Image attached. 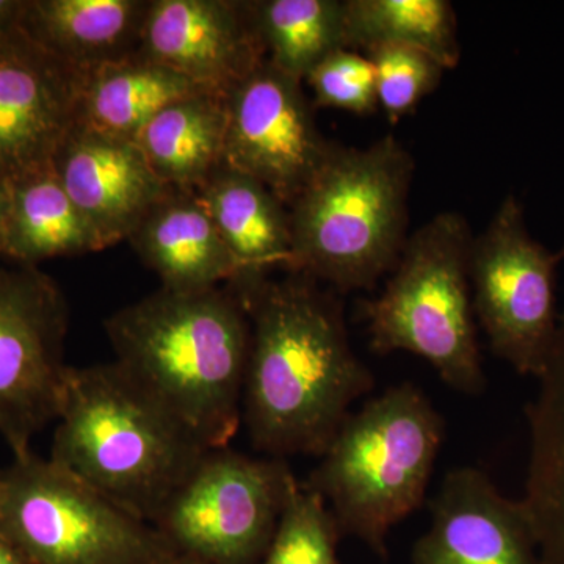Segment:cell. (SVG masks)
<instances>
[{"label": "cell", "mask_w": 564, "mask_h": 564, "mask_svg": "<svg viewBox=\"0 0 564 564\" xmlns=\"http://www.w3.org/2000/svg\"><path fill=\"white\" fill-rule=\"evenodd\" d=\"M237 295L251 323L242 410L251 443L273 458L322 456L375 386L352 351L343 303L302 273Z\"/></svg>", "instance_id": "6da1fadb"}, {"label": "cell", "mask_w": 564, "mask_h": 564, "mask_svg": "<svg viewBox=\"0 0 564 564\" xmlns=\"http://www.w3.org/2000/svg\"><path fill=\"white\" fill-rule=\"evenodd\" d=\"M118 367L207 451L243 422L251 323L231 289H159L107 318Z\"/></svg>", "instance_id": "7a4b0ae2"}, {"label": "cell", "mask_w": 564, "mask_h": 564, "mask_svg": "<svg viewBox=\"0 0 564 564\" xmlns=\"http://www.w3.org/2000/svg\"><path fill=\"white\" fill-rule=\"evenodd\" d=\"M57 422L52 462L150 524L209 452L115 362L69 366Z\"/></svg>", "instance_id": "3957f363"}, {"label": "cell", "mask_w": 564, "mask_h": 564, "mask_svg": "<svg viewBox=\"0 0 564 564\" xmlns=\"http://www.w3.org/2000/svg\"><path fill=\"white\" fill-rule=\"evenodd\" d=\"M411 152L393 135L370 147L334 143L321 172L289 207L292 262L333 292L370 291L406 247Z\"/></svg>", "instance_id": "277c9868"}, {"label": "cell", "mask_w": 564, "mask_h": 564, "mask_svg": "<svg viewBox=\"0 0 564 564\" xmlns=\"http://www.w3.org/2000/svg\"><path fill=\"white\" fill-rule=\"evenodd\" d=\"M444 434L417 386H392L348 414L304 485L321 494L340 533L386 558L389 533L425 499Z\"/></svg>", "instance_id": "5b68a950"}, {"label": "cell", "mask_w": 564, "mask_h": 564, "mask_svg": "<svg viewBox=\"0 0 564 564\" xmlns=\"http://www.w3.org/2000/svg\"><path fill=\"white\" fill-rule=\"evenodd\" d=\"M473 242L462 214L441 212L410 236L384 291L361 311L372 351L411 352L448 388L480 395L486 378L470 292Z\"/></svg>", "instance_id": "8992f818"}, {"label": "cell", "mask_w": 564, "mask_h": 564, "mask_svg": "<svg viewBox=\"0 0 564 564\" xmlns=\"http://www.w3.org/2000/svg\"><path fill=\"white\" fill-rule=\"evenodd\" d=\"M0 534L25 564H162L176 554L150 522L32 452L0 469Z\"/></svg>", "instance_id": "52a82bcc"}, {"label": "cell", "mask_w": 564, "mask_h": 564, "mask_svg": "<svg viewBox=\"0 0 564 564\" xmlns=\"http://www.w3.org/2000/svg\"><path fill=\"white\" fill-rule=\"evenodd\" d=\"M295 481L282 458L209 451L152 525L174 551L204 563L259 564Z\"/></svg>", "instance_id": "ba28073f"}, {"label": "cell", "mask_w": 564, "mask_h": 564, "mask_svg": "<svg viewBox=\"0 0 564 564\" xmlns=\"http://www.w3.org/2000/svg\"><path fill=\"white\" fill-rule=\"evenodd\" d=\"M564 247L552 252L527 229L524 207L508 195L488 228L474 237L469 258L474 314L497 358L519 375L540 377L552 345L556 314V267Z\"/></svg>", "instance_id": "9c48e42d"}, {"label": "cell", "mask_w": 564, "mask_h": 564, "mask_svg": "<svg viewBox=\"0 0 564 564\" xmlns=\"http://www.w3.org/2000/svg\"><path fill=\"white\" fill-rule=\"evenodd\" d=\"M68 304L36 267H0V434L14 456L61 414Z\"/></svg>", "instance_id": "30bf717a"}, {"label": "cell", "mask_w": 564, "mask_h": 564, "mask_svg": "<svg viewBox=\"0 0 564 564\" xmlns=\"http://www.w3.org/2000/svg\"><path fill=\"white\" fill-rule=\"evenodd\" d=\"M225 165L262 182L285 206L333 150L315 122L303 82L263 61L225 95Z\"/></svg>", "instance_id": "8fae6325"}, {"label": "cell", "mask_w": 564, "mask_h": 564, "mask_svg": "<svg viewBox=\"0 0 564 564\" xmlns=\"http://www.w3.org/2000/svg\"><path fill=\"white\" fill-rule=\"evenodd\" d=\"M82 82L20 25L0 35V180L51 165L79 122Z\"/></svg>", "instance_id": "7c38bea8"}, {"label": "cell", "mask_w": 564, "mask_h": 564, "mask_svg": "<svg viewBox=\"0 0 564 564\" xmlns=\"http://www.w3.org/2000/svg\"><path fill=\"white\" fill-rule=\"evenodd\" d=\"M139 52L218 95L265 61L247 0H150Z\"/></svg>", "instance_id": "4fadbf2b"}, {"label": "cell", "mask_w": 564, "mask_h": 564, "mask_svg": "<svg viewBox=\"0 0 564 564\" xmlns=\"http://www.w3.org/2000/svg\"><path fill=\"white\" fill-rule=\"evenodd\" d=\"M430 510L413 564H544L521 500L500 492L485 470H451Z\"/></svg>", "instance_id": "5bb4252c"}, {"label": "cell", "mask_w": 564, "mask_h": 564, "mask_svg": "<svg viewBox=\"0 0 564 564\" xmlns=\"http://www.w3.org/2000/svg\"><path fill=\"white\" fill-rule=\"evenodd\" d=\"M52 169L102 250L128 240L170 188L152 172L135 141L80 122L55 152Z\"/></svg>", "instance_id": "9a60e30c"}, {"label": "cell", "mask_w": 564, "mask_h": 564, "mask_svg": "<svg viewBox=\"0 0 564 564\" xmlns=\"http://www.w3.org/2000/svg\"><path fill=\"white\" fill-rule=\"evenodd\" d=\"M128 240L166 291H210L239 280V265L196 191L169 188Z\"/></svg>", "instance_id": "2e32d148"}, {"label": "cell", "mask_w": 564, "mask_h": 564, "mask_svg": "<svg viewBox=\"0 0 564 564\" xmlns=\"http://www.w3.org/2000/svg\"><path fill=\"white\" fill-rule=\"evenodd\" d=\"M239 265L236 293L250 291L292 262L291 210L262 182L223 165L196 191Z\"/></svg>", "instance_id": "e0dca14e"}, {"label": "cell", "mask_w": 564, "mask_h": 564, "mask_svg": "<svg viewBox=\"0 0 564 564\" xmlns=\"http://www.w3.org/2000/svg\"><path fill=\"white\" fill-rule=\"evenodd\" d=\"M527 406L530 452L521 505L544 564H564V313Z\"/></svg>", "instance_id": "ac0fdd59"}, {"label": "cell", "mask_w": 564, "mask_h": 564, "mask_svg": "<svg viewBox=\"0 0 564 564\" xmlns=\"http://www.w3.org/2000/svg\"><path fill=\"white\" fill-rule=\"evenodd\" d=\"M150 0H25L20 28L79 73L139 54Z\"/></svg>", "instance_id": "d6986e66"}, {"label": "cell", "mask_w": 564, "mask_h": 564, "mask_svg": "<svg viewBox=\"0 0 564 564\" xmlns=\"http://www.w3.org/2000/svg\"><path fill=\"white\" fill-rule=\"evenodd\" d=\"M204 93L214 91L139 52L84 73L79 122L107 135L135 140L165 107Z\"/></svg>", "instance_id": "ffe728a7"}, {"label": "cell", "mask_w": 564, "mask_h": 564, "mask_svg": "<svg viewBox=\"0 0 564 564\" xmlns=\"http://www.w3.org/2000/svg\"><path fill=\"white\" fill-rule=\"evenodd\" d=\"M225 95L204 93L165 107L133 141L166 187L198 191L225 163Z\"/></svg>", "instance_id": "44dd1931"}, {"label": "cell", "mask_w": 564, "mask_h": 564, "mask_svg": "<svg viewBox=\"0 0 564 564\" xmlns=\"http://www.w3.org/2000/svg\"><path fill=\"white\" fill-rule=\"evenodd\" d=\"M9 185L3 256L36 267L63 256L101 251L98 237L70 202L51 165Z\"/></svg>", "instance_id": "7402d4cb"}, {"label": "cell", "mask_w": 564, "mask_h": 564, "mask_svg": "<svg viewBox=\"0 0 564 564\" xmlns=\"http://www.w3.org/2000/svg\"><path fill=\"white\" fill-rule=\"evenodd\" d=\"M402 46L430 55L444 69L462 61L458 22L447 0H345V47L362 52Z\"/></svg>", "instance_id": "603a6c76"}, {"label": "cell", "mask_w": 564, "mask_h": 564, "mask_svg": "<svg viewBox=\"0 0 564 564\" xmlns=\"http://www.w3.org/2000/svg\"><path fill=\"white\" fill-rule=\"evenodd\" d=\"M265 61L299 80L345 47V0H247Z\"/></svg>", "instance_id": "cb8c5ba5"}, {"label": "cell", "mask_w": 564, "mask_h": 564, "mask_svg": "<svg viewBox=\"0 0 564 564\" xmlns=\"http://www.w3.org/2000/svg\"><path fill=\"white\" fill-rule=\"evenodd\" d=\"M340 536L321 494L295 481L259 564H343L337 556Z\"/></svg>", "instance_id": "d4e9b609"}, {"label": "cell", "mask_w": 564, "mask_h": 564, "mask_svg": "<svg viewBox=\"0 0 564 564\" xmlns=\"http://www.w3.org/2000/svg\"><path fill=\"white\" fill-rule=\"evenodd\" d=\"M375 69L378 107L389 121L414 113L423 98L440 87L444 68L430 55L402 46H380L366 52Z\"/></svg>", "instance_id": "484cf974"}, {"label": "cell", "mask_w": 564, "mask_h": 564, "mask_svg": "<svg viewBox=\"0 0 564 564\" xmlns=\"http://www.w3.org/2000/svg\"><path fill=\"white\" fill-rule=\"evenodd\" d=\"M304 82L314 93L315 106L361 117L378 109L373 65L362 52H333L311 70Z\"/></svg>", "instance_id": "4316f807"}, {"label": "cell", "mask_w": 564, "mask_h": 564, "mask_svg": "<svg viewBox=\"0 0 564 564\" xmlns=\"http://www.w3.org/2000/svg\"><path fill=\"white\" fill-rule=\"evenodd\" d=\"M25 0H0V35L20 25Z\"/></svg>", "instance_id": "83f0119b"}, {"label": "cell", "mask_w": 564, "mask_h": 564, "mask_svg": "<svg viewBox=\"0 0 564 564\" xmlns=\"http://www.w3.org/2000/svg\"><path fill=\"white\" fill-rule=\"evenodd\" d=\"M7 207H9V185L0 180V258L3 256V239H6Z\"/></svg>", "instance_id": "f1b7e54d"}, {"label": "cell", "mask_w": 564, "mask_h": 564, "mask_svg": "<svg viewBox=\"0 0 564 564\" xmlns=\"http://www.w3.org/2000/svg\"><path fill=\"white\" fill-rule=\"evenodd\" d=\"M0 564H25L17 549L2 534H0Z\"/></svg>", "instance_id": "f546056e"}, {"label": "cell", "mask_w": 564, "mask_h": 564, "mask_svg": "<svg viewBox=\"0 0 564 564\" xmlns=\"http://www.w3.org/2000/svg\"><path fill=\"white\" fill-rule=\"evenodd\" d=\"M162 564H207L202 562V560L195 558V556L180 554V552H176V554L170 556L169 560H165Z\"/></svg>", "instance_id": "4dcf8cb0"}]
</instances>
